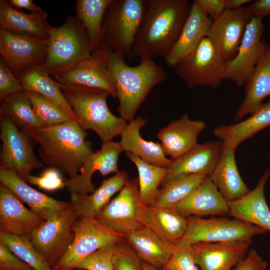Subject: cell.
<instances>
[{
    "label": "cell",
    "instance_id": "cell-35",
    "mask_svg": "<svg viewBox=\"0 0 270 270\" xmlns=\"http://www.w3.org/2000/svg\"><path fill=\"white\" fill-rule=\"evenodd\" d=\"M112 0H78L74 11L86 30L92 52L102 42V24L106 10Z\"/></svg>",
    "mask_w": 270,
    "mask_h": 270
},
{
    "label": "cell",
    "instance_id": "cell-41",
    "mask_svg": "<svg viewBox=\"0 0 270 270\" xmlns=\"http://www.w3.org/2000/svg\"><path fill=\"white\" fill-rule=\"evenodd\" d=\"M157 270H200L196 264L192 245L180 240L174 248L166 264Z\"/></svg>",
    "mask_w": 270,
    "mask_h": 270
},
{
    "label": "cell",
    "instance_id": "cell-33",
    "mask_svg": "<svg viewBox=\"0 0 270 270\" xmlns=\"http://www.w3.org/2000/svg\"><path fill=\"white\" fill-rule=\"evenodd\" d=\"M124 238L142 262L157 270L162 268L166 264L174 248V245L162 240L146 226Z\"/></svg>",
    "mask_w": 270,
    "mask_h": 270
},
{
    "label": "cell",
    "instance_id": "cell-19",
    "mask_svg": "<svg viewBox=\"0 0 270 270\" xmlns=\"http://www.w3.org/2000/svg\"><path fill=\"white\" fill-rule=\"evenodd\" d=\"M44 220L36 212L24 206L6 186L0 184V232L30 236Z\"/></svg>",
    "mask_w": 270,
    "mask_h": 270
},
{
    "label": "cell",
    "instance_id": "cell-8",
    "mask_svg": "<svg viewBox=\"0 0 270 270\" xmlns=\"http://www.w3.org/2000/svg\"><path fill=\"white\" fill-rule=\"evenodd\" d=\"M0 168L14 171L27 181L31 172L42 168L44 164L36 156V142L18 128L3 112H0Z\"/></svg>",
    "mask_w": 270,
    "mask_h": 270
},
{
    "label": "cell",
    "instance_id": "cell-48",
    "mask_svg": "<svg viewBox=\"0 0 270 270\" xmlns=\"http://www.w3.org/2000/svg\"><path fill=\"white\" fill-rule=\"evenodd\" d=\"M204 12L212 20L226 10L224 0H197Z\"/></svg>",
    "mask_w": 270,
    "mask_h": 270
},
{
    "label": "cell",
    "instance_id": "cell-3",
    "mask_svg": "<svg viewBox=\"0 0 270 270\" xmlns=\"http://www.w3.org/2000/svg\"><path fill=\"white\" fill-rule=\"evenodd\" d=\"M192 2L146 0L145 16L134 46V56L164 58L180 36Z\"/></svg>",
    "mask_w": 270,
    "mask_h": 270
},
{
    "label": "cell",
    "instance_id": "cell-16",
    "mask_svg": "<svg viewBox=\"0 0 270 270\" xmlns=\"http://www.w3.org/2000/svg\"><path fill=\"white\" fill-rule=\"evenodd\" d=\"M122 151L119 142L112 140L102 143L100 150L93 152L82 166L80 173L66 181V187L71 194H88L95 190L92 182L94 173L98 171L102 176L118 170V160Z\"/></svg>",
    "mask_w": 270,
    "mask_h": 270
},
{
    "label": "cell",
    "instance_id": "cell-24",
    "mask_svg": "<svg viewBox=\"0 0 270 270\" xmlns=\"http://www.w3.org/2000/svg\"><path fill=\"white\" fill-rule=\"evenodd\" d=\"M172 208L186 217L222 216L230 212L228 202L209 177Z\"/></svg>",
    "mask_w": 270,
    "mask_h": 270
},
{
    "label": "cell",
    "instance_id": "cell-21",
    "mask_svg": "<svg viewBox=\"0 0 270 270\" xmlns=\"http://www.w3.org/2000/svg\"><path fill=\"white\" fill-rule=\"evenodd\" d=\"M206 127L204 122L192 120L188 114H184L160 129L157 137L166 156L174 160L198 144V137Z\"/></svg>",
    "mask_w": 270,
    "mask_h": 270
},
{
    "label": "cell",
    "instance_id": "cell-28",
    "mask_svg": "<svg viewBox=\"0 0 270 270\" xmlns=\"http://www.w3.org/2000/svg\"><path fill=\"white\" fill-rule=\"evenodd\" d=\"M244 98L236 111L234 121L240 120L248 114H252L270 96V56L266 44L252 75L246 82Z\"/></svg>",
    "mask_w": 270,
    "mask_h": 270
},
{
    "label": "cell",
    "instance_id": "cell-25",
    "mask_svg": "<svg viewBox=\"0 0 270 270\" xmlns=\"http://www.w3.org/2000/svg\"><path fill=\"white\" fill-rule=\"evenodd\" d=\"M0 182L44 220L70 205V202L56 200L36 190L10 170L0 168Z\"/></svg>",
    "mask_w": 270,
    "mask_h": 270
},
{
    "label": "cell",
    "instance_id": "cell-32",
    "mask_svg": "<svg viewBox=\"0 0 270 270\" xmlns=\"http://www.w3.org/2000/svg\"><path fill=\"white\" fill-rule=\"evenodd\" d=\"M270 126V101L263 104L248 118L231 125L218 126L213 132L221 140L222 146L236 150L242 142Z\"/></svg>",
    "mask_w": 270,
    "mask_h": 270
},
{
    "label": "cell",
    "instance_id": "cell-31",
    "mask_svg": "<svg viewBox=\"0 0 270 270\" xmlns=\"http://www.w3.org/2000/svg\"><path fill=\"white\" fill-rule=\"evenodd\" d=\"M236 150L222 146L220 160L209 176L228 202L236 200L250 190L243 181L235 160Z\"/></svg>",
    "mask_w": 270,
    "mask_h": 270
},
{
    "label": "cell",
    "instance_id": "cell-50",
    "mask_svg": "<svg viewBox=\"0 0 270 270\" xmlns=\"http://www.w3.org/2000/svg\"><path fill=\"white\" fill-rule=\"evenodd\" d=\"M10 4L14 8L26 9L30 12H40L43 11L32 0H9Z\"/></svg>",
    "mask_w": 270,
    "mask_h": 270
},
{
    "label": "cell",
    "instance_id": "cell-38",
    "mask_svg": "<svg viewBox=\"0 0 270 270\" xmlns=\"http://www.w3.org/2000/svg\"><path fill=\"white\" fill-rule=\"evenodd\" d=\"M0 102V112L4 113L20 130L44 126L36 117L26 92L12 94Z\"/></svg>",
    "mask_w": 270,
    "mask_h": 270
},
{
    "label": "cell",
    "instance_id": "cell-54",
    "mask_svg": "<svg viewBox=\"0 0 270 270\" xmlns=\"http://www.w3.org/2000/svg\"><path fill=\"white\" fill-rule=\"evenodd\" d=\"M0 270H2V269L0 268ZM30 270H34L32 269H32H30Z\"/></svg>",
    "mask_w": 270,
    "mask_h": 270
},
{
    "label": "cell",
    "instance_id": "cell-10",
    "mask_svg": "<svg viewBox=\"0 0 270 270\" xmlns=\"http://www.w3.org/2000/svg\"><path fill=\"white\" fill-rule=\"evenodd\" d=\"M72 230L73 242L53 270H74L81 261L96 250L107 245L116 244L124 238L96 218H78Z\"/></svg>",
    "mask_w": 270,
    "mask_h": 270
},
{
    "label": "cell",
    "instance_id": "cell-20",
    "mask_svg": "<svg viewBox=\"0 0 270 270\" xmlns=\"http://www.w3.org/2000/svg\"><path fill=\"white\" fill-rule=\"evenodd\" d=\"M251 243L243 241L192 245L200 270H232L247 254Z\"/></svg>",
    "mask_w": 270,
    "mask_h": 270
},
{
    "label": "cell",
    "instance_id": "cell-7",
    "mask_svg": "<svg viewBox=\"0 0 270 270\" xmlns=\"http://www.w3.org/2000/svg\"><path fill=\"white\" fill-rule=\"evenodd\" d=\"M78 218L70 204L44 220L32 233V244L52 268L72 244V228Z\"/></svg>",
    "mask_w": 270,
    "mask_h": 270
},
{
    "label": "cell",
    "instance_id": "cell-27",
    "mask_svg": "<svg viewBox=\"0 0 270 270\" xmlns=\"http://www.w3.org/2000/svg\"><path fill=\"white\" fill-rule=\"evenodd\" d=\"M128 180L126 171L119 170L113 176L104 180L99 188L90 195L71 194L70 202L78 218H95Z\"/></svg>",
    "mask_w": 270,
    "mask_h": 270
},
{
    "label": "cell",
    "instance_id": "cell-11",
    "mask_svg": "<svg viewBox=\"0 0 270 270\" xmlns=\"http://www.w3.org/2000/svg\"><path fill=\"white\" fill-rule=\"evenodd\" d=\"M266 232L260 227L234 218L205 219L191 216L188 217L186 230L181 240L191 245L200 242L237 241L252 244L254 236Z\"/></svg>",
    "mask_w": 270,
    "mask_h": 270
},
{
    "label": "cell",
    "instance_id": "cell-51",
    "mask_svg": "<svg viewBox=\"0 0 270 270\" xmlns=\"http://www.w3.org/2000/svg\"><path fill=\"white\" fill-rule=\"evenodd\" d=\"M226 9L236 10L244 7L248 3H251V0H224Z\"/></svg>",
    "mask_w": 270,
    "mask_h": 270
},
{
    "label": "cell",
    "instance_id": "cell-17",
    "mask_svg": "<svg viewBox=\"0 0 270 270\" xmlns=\"http://www.w3.org/2000/svg\"><path fill=\"white\" fill-rule=\"evenodd\" d=\"M212 22L197 0L192 2L189 14L177 40L164 58L166 64L176 68L190 55L203 38L207 37Z\"/></svg>",
    "mask_w": 270,
    "mask_h": 270
},
{
    "label": "cell",
    "instance_id": "cell-43",
    "mask_svg": "<svg viewBox=\"0 0 270 270\" xmlns=\"http://www.w3.org/2000/svg\"><path fill=\"white\" fill-rule=\"evenodd\" d=\"M115 245H107L96 250L81 261L76 269L114 270L112 259Z\"/></svg>",
    "mask_w": 270,
    "mask_h": 270
},
{
    "label": "cell",
    "instance_id": "cell-46",
    "mask_svg": "<svg viewBox=\"0 0 270 270\" xmlns=\"http://www.w3.org/2000/svg\"><path fill=\"white\" fill-rule=\"evenodd\" d=\"M0 268L4 270H30L32 268L0 242Z\"/></svg>",
    "mask_w": 270,
    "mask_h": 270
},
{
    "label": "cell",
    "instance_id": "cell-18",
    "mask_svg": "<svg viewBox=\"0 0 270 270\" xmlns=\"http://www.w3.org/2000/svg\"><path fill=\"white\" fill-rule=\"evenodd\" d=\"M62 84L83 86L104 90L113 98L117 94L112 79L108 70L106 60L97 50L92 56L74 66L54 76Z\"/></svg>",
    "mask_w": 270,
    "mask_h": 270
},
{
    "label": "cell",
    "instance_id": "cell-39",
    "mask_svg": "<svg viewBox=\"0 0 270 270\" xmlns=\"http://www.w3.org/2000/svg\"><path fill=\"white\" fill-rule=\"evenodd\" d=\"M30 238L0 232V242L32 269L53 270L34 248Z\"/></svg>",
    "mask_w": 270,
    "mask_h": 270
},
{
    "label": "cell",
    "instance_id": "cell-34",
    "mask_svg": "<svg viewBox=\"0 0 270 270\" xmlns=\"http://www.w3.org/2000/svg\"><path fill=\"white\" fill-rule=\"evenodd\" d=\"M14 75L26 92H34L42 95L76 118L61 92L60 84L50 77L42 64L29 66Z\"/></svg>",
    "mask_w": 270,
    "mask_h": 270
},
{
    "label": "cell",
    "instance_id": "cell-15",
    "mask_svg": "<svg viewBox=\"0 0 270 270\" xmlns=\"http://www.w3.org/2000/svg\"><path fill=\"white\" fill-rule=\"evenodd\" d=\"M251 16L246 8L226 9L212 20L207 38L226 62L234 58Z\"/></svg>",
    "mask_w": 270,
    "mask_h": 270
},
{
    "label": "cell",
    "instance_id": "cell-36",
    "mask_svg": "<svg viewBox=\"0 0 270 270\" xmlns=\"http://www.w3.org/2000/svg\"><path fill=\"white\" fill-rule=\"evenodd\" d=\"M206 176L200 174L179 175L162 185L150 206L172 208L200 184Z\"/></svg>",
    "mask_w": 270,
    "mask_h": 270
},
{
    "label": "cell",
    "instance_id": "cell-1",
    "mask_svg": "<svg viewBox=\"0 0 270 270\" xmlns=\"http://www.w3.org/2000/svg\"><path fill=\"white\" fill-rule=\"evenodd\" d=\"M96 50L103 56L114 82L120 116L130 122L151 90L166 79V73L152 58H140V64L132 66L123 56L104 45L100 44Z\"/></svg>",
    "mask_w": 270,
    "mask_h": 270
},
{
    "label": "cell",
    "instance_id": "cell-42",
    "mask_svg": "<svg viewBox=\"0 0 270 270\" xmlns=\"http://www.w3.org/2000/svg\"><path fill=\"white\" fill-rule=\"evenodd\" d=\"M112 260L114 270H142V262L125 238L115 245Z\"/></svg>",
    "mask_w": 270,
    "mask_h": 270
},
{
    "label": "cell",
    "instance_id": "cell-45",
    "mask_svg": "<svg viewBox=\"0 0 270 270\" xmlns=\"http://www.w3.org/2000/svg\"><path fill=\"white\" fill-rule=\"evenodd\" d=\"M25 92L20 82L7 66L4 61L0 58V100L13 94Z\"/></svg>",
    "mask_w": 270,
    "mask_h": 270
},
{
    "label": "cell",
    "instance_id": "cell-30",
    "mask_svg": "<svg viewBox=\"0 0 270 270\" xmlns=\"http://www.w3.org/2000/svg\"><path fill=\"white\" fill-rule=\"evenodd\" d=\"M145 226L165 242L174 245L184 237L188 224V218L172 208L144 206Z\"/></svg>",
    "mask_w": 270,
    "mask_h": 270
},
{
    "label": "cell",
    "instance_id": "cell-2",
    "mask_svg": "<svg viewBox=\"0 0 270 270\" xmlns=\"http://www.w3.org/2000/svg\"><path fill=\"white\" fill-rule=\"evenodd\" d=\"M20 130L39 144L38 155L44 164L68 174L70 178L80 173L93 152L92 143L86 140L88 133L76 120Z\"/></svg>",
    "mask_w": 270,
    "mask_h": 270
},
{
    "label": "cell",
    "instance_id": "cell-22",
    "mask_svg": "<svg viewBox=\"0 0 270 270\" xmlns=\"http://www.w3.org/2000/svg\"><path fill=\"white\" fill-rule=\"evenodd\" d=\"M222 142L198 144L190 150L173 160L162 184L181 174H195L209 177L220 158Z\"/></svg>",
    "mask_w": 270,
    "mask_h": 270
},
{
    "label": "cell",
    "instance_id": "cell-26",
    "mask_svg": "<svg viewBox=\"0 0 270 270\" xmlns=\"http://www.w3.org/2000/svg\"><path fill=\"white\" fill-rule=\"evenodd\" d=\"M146 119L138 116L127 122L119 142L122 151L130 152L150 164L168 168L173 160L166 158L160 143L144 140L140 130Z\"/></svg>",
    "mask_w": 270,
    "mask_h": 270
},
{
    "label": "cell",
    "instance_id": "cell-6",
    "mask_svg": "<svg viewBox=\"0 0 270 270\" xmlns=\"http://www.w3.org/2000/svg\"><path fill=\"white\" fill-rule=\"evenodd\" d=\"M47 55L42 66L52 76L74 66L92 54L88 34L76 16L52 27L47 38Z\"/></svg>",
    "mask_w": 270,
    "mask_h": 270
},
{
    "label": "cell",
    "instance_id": "cell-29",
    "mask_svg": "<svg viewBox=\"0 0 270 270\" xmlns=\"http://www.w3.org/2000/svg\"><path fill=\"white\" fill-rule=\"evenodd\" d=\"M52 28L46 12L25 13L12 6L8 0H0V28L47 39Z\"/></svg>",
    "mask_w": 270,
    "mask_h": 270
},
{
    "label": "cell",
    "instance_id": "cell-47",
    "mask_svg": "<svg viewBox=\"0 0 270 270\" xmlns=\"http://www.w3.org/2000/svg\"><path fill=\"white\" fill-rule=\"evenodd\" d=\"M268 266L256 251L252 249L232 270H266Z\"/></svg>",
    "mask_w": 270,
    "mask_h": 270
},
{
    "label": "cell",
    "instance_id": "cell-52",
    "mask_svg": "<svg viewBox=\"0 0 270 270\" xmlns=\"http://www.w3.org/2000/svg\"><path fill=\"white\" fill-rule=\"evenodd\" d=\"M142 270H157V269L146 262H142Z\"/></svg>",
    "mask_w": 270,
    "mask_h": 270
},
{
    "label": "cell",
    "instance_id": "cell-37",
    "mask_svg": "<svg viewBox=\"0 0 270 270\" xmlns=\"http://www.w3.org/2000/svg\"><path fill=\"white\" fill-rule=\"evenodd\" d=\"M126 154L136 166L138 174V188L141 200L145 206H150L158 192L168 168L156 166L129 152Z\"/></svg>",
    "mask_w": 270,
    "mask_h": 270
},
{
    "label": "cell",
    "instance_id": "cell-55",
    "mask_svg": "<svg viewBox=\"0 0 270 270\" xmlns=\"http://www.w3.org/2000/svg\"><path fill=\"white\" fill-rule=\"evenodd\" d=\"M79 270H80V269Z\"/></svg>",
    "mask_w": 270,
    "mask_h": 270
},
{
    "label": "cell",
    "instance_id": "cell-53",
    "mask_svg": "<svg viewBox=\"0 0 270 270\" xmlns=\"http://www.w3.org/2000/svg\"><path fill=\"white\" fill-rule=\"evenodd\" d=\"M266 48L270 56V44L268 45H266Z\"/></svg>",
    "mask_w": 270,
    "mask_h": 270
},
{
    "label": "cell",
    "instance_id": "cell-9",
    "mask_svg": "<svg viewBox=\"0 0 270 270\" xmlns=\"http://www.w3.org/2000/svg\"><path fill=\"white\" fill-rule=\"evenodd\" d=\"M138 178L129 179L118 195L95 218L113 231L126 236L146 227Z\"/></svg>",
    "mask_w": 270,
    "mask_h": 270
},
{
    "label": "cell",
    "instance_id": "cell-14",
    "mask_svg": "<svg viewBox=\"0 0 270 270\" xmlns=\"http://www.w3.org/2000/svg\"><path fill=\"white\" fill-rule=\"evenodd\" d=\"M264 31L263 18L252 17L236 55L226 62L224 79L238 88L246 84L262 56L266 45L262 39Z\"/></svg>",
    "mask_w": 270,
    "mask_h": 270
},
{
    "label": "cell",
    "instance_id": "cell-12",
    "mask_svg": "<svg viewBox=\"0 0 270 270\" xmlns=\"http://www.w3.org/2000/svg\"><path fill=\"white\" fill-rule=\"evenodd\" d=\"M226 66V62L206 37L175 69L177 76L190 88L206 86L216 88L224 80Z\"/></svg>",
    "mask_w": 270,
    "mask_h": 270
},
{
    "label": "cell",
    "instance_id": "cell-5",
    "mask_svg": "<svg viewBox=\"0 0 270 270\" xmlns=\"http://www.w3.org/2000/svg\"><path fill=\"white\" fill-rule=\"evenodd\" d=\"M146 8L144 0H112L103 20L100 44L124 58H132Z\"/></svg>",
    "mask_w": 270,
    "mask_h": 270
},
{
    "label": "cell",
    "instance_id": "cell-4",
    "mask_svg": "<svg viewBox=\"0 0 270 270\" xmlns=\"http://www.w3.org/2000/svg\"><path fill=\"white\" fill-rule=\"evenodd\" d=\"M60 90L72 108L79 126L84 130L95 132L102 143L120 136L127 122L109 110L104 90L78 85L60 84Z\"/></svg>",
    "mask_w": 270,
    "mask_h": 270
},
{
    "label": "cell",
    "instance_id": "cell-13",
    "mask_svg": "<svg viewBox=\"0 0 270 270\" xmlns=\"http://www.w3.org/2000/svg\"><path fill=\"white\" fill-rule=\"evenodd\" d=\"M47 50L46 38L0 28V58L14 74L29 66L43 64Z\"/></svg>",
    "mask_w": 270,
    "mask_h": 270
},
{
    "label": "cell",
    "instance_id": "cell-23",
    "mask_svg": "<svg viewBox=\"0 0 270 270\" xmlns=\"http://www.w3.org/2000/svg\"><path fill=\"white\" fill-rule=\"evenodd\" d=\"M270 170L264 172L255 188L242 198L228 202L229 214L233 218L270 232V209L264 195V187Z\"/></svg>",
    "mask_w": 270,
    "mask_h": 270
},
{
    "label": "cell",
    "instance_id": "cell-44",
    "mask_svg": "<svg viewBox=\"0 0 270 270\" xmlns=\"http://www.w3.org/2000/svg\"><path fill=\"white\" fill-rule=\"evenodd\" d=\"M27 181L47 191L56 190L66 186V182L64 181L60 170L52 168L44 170L40 176L30 175Z\"/></svg>",
    "mask_w": 270,
    "mask_h": 270
},
{
    "label": "cell",
    "instance_id": "cell-49",
    "mask_svg": "<svg viewBox=\"0 0 270 270\" xmlns=\"http://www.w3.org/2000/svg\"><path fill=\"white\" fill-rule=\"evenodd\" d=\"M251 17L263 18L270 14V0H256L246 7Z\"/></svg>",
    "mask_w": 270,
    "mask_h": 270
},
{
    "label": "cell",
    "instance_id": "cell-40",
    "mask_svg": "<svg viewBox=\"0 0 270 270\" xmlns=\"http://www.w3.org/2000/svg\"><path fill=\"white\" fill-rule=\"evenodd\" d=\"M26 92L36 117L44 126L71 120L78 122L76 117L51 100L36 92Z\"/></svg>",
    "mask_w": 270,
    "mask_h": 270
}]
</instances>
